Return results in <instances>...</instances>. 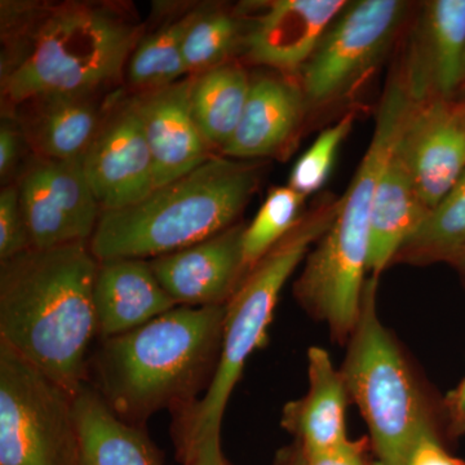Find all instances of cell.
I'll list each match as a JSON object with an SVG mask.
<instances>
[{"label":"cell","mask_w":465,"mask_h":465,"mask_svg":"<svg viewBox=\"0 0 465 465\" xmlns=\"http://www.w3.org/2000/svg\"><path fill=\"white\" fill-rule=\"evenodd\" d=\"M84 166L103 213L133 206L155 191L154 162L134 99L106 118Z\"/></svg>","instance_id":"cell-12"},{"label":"cell","mask_w":465,"mask_h":465,"mask_svg":"<svg viewBox=\"0 0 465 465\" xmlns=\"http://www.w3.org/2000/svg\"><path fill=\"white\" fill-rule=\"evenodd\" d=\"M183 459V465H226L222 450V434L210 437Z\"/></svg>","instance_id":"cell-33"},{"label":"cell","mask_w":465,"mask_h":465,"mask_svg":"<svg viewBox=\"0 0 465 465\" xmlns=\"http://www.w3.org/2000/svg\"><path fill=\"white\" fill-rule=\"evenodd\" d=\"M305 200L289 185L271 189L251 224L244 228L242 246L246 274L299 224L305 213Z\"/></svg>","instance_id":"cell-27"},{"label":"cell","mask_w":465,"mask_h":465,"mask_svg":"<svg viewBox=\"0 0 465 465\" xmlns=\"http://www.w3.org/2000/svg\"><path fill=\"white\" fill-rule=\"evenodd\" d=\"M407 465H465L451 457L440 445L436 433L428 434L412 450Z\"/></svg>","instance_id":"cell-32"},{"label":"cell","mask_w":465,"mask_h":465,"mask_svg":"<svg viewBox=\"0 0 465 465\" xmlns=\"http://www.w3.org/2000/svg\"><path fill=\"white\" fill-rule=\"evenodd\" d=\"M286 465H304V454H302V449H298V451L287 460Z\"/></svg>","instance_id":"cell-35"},{"label":"cell","mask_w":465,"mask_h":465,"mask_svg":"<svg viewBox=\"0 0 465 465\" xmlns=\"http://www.w3.org/2000/svg\"><path fill=\"white\" fill-rule=\"evenodd\" d=\"M197 8L171 18L139 42L127 65L130 84L140 94L159 90L188 75L183 43Z\"/></svg>","instance_id":"cell-25"},{"label":"cell","mask_w":465,"mask_h":465,"mask_svg":"<svg viewBox=\"0 0 465 465\" xmlns=\"http://www.w3.org/2000/svg\"><path fill=\"white\" fill-rule=\"evenodd\" d=\"M24 143H26L25 137H24L16 119L15 122L3 119L2 127H0V174H2V179L14 173L15 167L20 161Z\"/></svg>","instance_id":"cell-30"},{"label":"cell","mask_w":465,"mask_h":465,"mask_svg":"<svg viewBox=\"0 0 465 465\" xmlns=\"http://www.w3.org/2000/svg\"><path fill=\"white\" fill-rule=\"evenodd\" d=\"M16 185L33 249L91 241L103 211L85 174L84 159L35 157Z\"/></svg>","instance_id":"cell-10"},{"label":"cell","mask_w":465,"mask_h":465,"mask_svg":"<svg viewBox=\"0 0 465 465\" xmlns=\"http://www.w3.org/2000/svg\"><path fill=\"white\" fill-rule=\"evenodd\" d=\"M430 213L397 142L382 168L372 202L370 277L379 280L382 272L393 264L403 244Z\"/></svg>","instance_id":"cell-21"},{"label":"cell","mask_w":465,"mask_h":465,"mask_svg":"<svg viewBox=\"0 0 465 465\" xmlns=\"http://www.w3.org/2000/svg\"><path fill=\"white\" fill-rule=\"evenodd\" d=\"M33 249L16 183L0 192V262Z\"/></svg>","instance_id":"cell-29"},{"label":"cell","mask_w":465,"mask_h":465,"mask_svg":"<svg viewBox=\"0 0 465 465\" xmlns=\"http://www.w3.org/2000/svg\"><path fill=\"white\" fill-rule=\"evenodd\" d=\"M251 79L234 61L194 75L192 110L208 145L220 153L231 142L249 99Z\"/></svg>","instance_id":"cell-23"},{"label":"cell","mask_w":465,"mask_h":465,"mask_svg":"<svg viewBox=\"0 0 465 465\" xmlns=\"http://www.w3.org/2000/svg\"><path fill=\"white\" fill-rule=\"evenodd\" d=\"M463 84H465V58H464V67H463V84H461V85H463ZM459 91H460V90H459Z\"/></svg>","instance_id":"cell-38"},{"label":"cell","mask_w":465,"mask_h":465,"mask_svg":"<svg viewBox=\"0 0 465 465\" xmlns=\"http://www.w3.org/2000/svg\"><path fill=\"white\" fill-rule=\"evenodd\" d=\"M90 242L30 249L0 265V344L75 394L97 332Z\"/></svg>","instance_id":"cell-2"},{"label":"cell","mask_w":465,"mask_h":465,"mask_svg":"<svg viewBox=\"0 0 465 465\" xmlns=\"http://www.w3.org/2000/svg\"><path fill=\"white\" fill-rule=\"evenodd\" d=\"M457 268L459 269V271L461 272V273H463L465 275V253H464V256L463 258H461L460 260H459V262L457 265Z\"/></svg>","instance_id":"cell-36"},{"label":"cell","mask_w":465,"mask_h":465,"mask_svg":"<svg viewBox=\"0 0 465 465\" xmlns=\"http://www.w3.org/2000/svg\"><path fill=\"white\" fill-rule=\"evenodd\" d=\"M259 183L249 161L215 154L139 203L101 213L90 241L94 258H159L234 225Z\"/></svg>","instance_id":"cell-5"},{"label":"cell","mask_w":465,"mask_h":465,"mask_svg":"<svg viewBox=\"0 0 465 465\" xmlns=\"http://www.w3.org/2000/svg\"><path fill=\"white\" fill-rule=\"evenodd\" d=\"M418 100L400 64L382 92L371 142L341 195L338 213L309 252L295 283L300 304L326 323L338 341L349 339L360 316L376 186Z\"/></svg>","instance_id":"cell-3"},{"label":"cell","mask_w":465,"mask_h":465,"mask_svg":"<svg viewBox=\"0 0 465 465\" xmlns=\"http://www.w3.org/2000/svg\"><path fill=\"white\" fill-rule=\"evenodd\" d=\"M307 109L299 82L274 75L251 79L240 124L222 155L240 161L273 157L295 139Z\"/></svg>","instance_id":"cell-17"},{"label":"cell","mask_w":465,"mask_h":465,"mask_svg":"<svg viewBox=\"0 0 465 465\" xmlns=\"http://www.w3.org/2000/svg\"><path fill=\"white\" fill-rule=\"evenodd\" d=\"M308 379L307 394L284 407L282 423L295 434L304 455H313L349 440L345 423L349 394L341 370L323 348L309 349Z\"/></svg>","instance_id":"cell-20"},{"label":"cell","mask_w":465,"mask_h":465,"mask_svg":"<svg viewBox=\"0 0 465 465\" xmlns=\"http://www.w3.org/2000/svg\"><path fill=\"white\" fill-rule=\"evenodd\" d=\"M244 228V224L232 225L200 243L149 260L159 283L176 305L208 307L229 302L246 277Z\"/></svg>","instance_id":"cell-13"},{"label":"cell","mask_w":465,"mask_h":465,"mask_svg":"<svg viewBox=\"0 0 465 465\" xmlns=\"http://www.w3.org/2000/svg\"><path fill=\"white\" fill-rule=\"evenodd\" d=\"M399 150L432 210L465 173V101L458 96L416 101Z\"/></svg>","instance_id":"cell-11"},{"label":"cell","mask_w":465,"mask_h":465,"mask_svg":"<svg viewBox=\"0 0 465 465\" xmlns=\"http://www.w3.org/2000/svg\"><path fill=\"white\" fill-rule=\"evenodd\" d=\"M354 122L356 113H348L341 121L318 134L316 142L309 146L292 167L289 179L290 188L305 198L323 188L335 166L342 143L351 133Z\"/></svg>","instance_id":"cell-28"},{"label":"cell","mask_w":465,"mask_h":465,"mask_svg":"<svg viewBox=\"0 0 465 465\" xmlns=\"http://www.w3.org/2000/svg\"><path fill=\"white\" fill-rule=\"evenodd\" d=\"M445 407L450 433L454 436L465 434V376L460 384L446 397Z\"/></svg>","instance_id":"cell-34"},{"label":"cell","mask_w":465,"mask_h":465,"mask_svg":"<svg viewBox=\"0 0 465 465\" xmlns=\"http://www.w3.org/2000/svg\"><path fill=\"white\" fill-rule=\"evenodd\" d=\"M74 406L78 465H162L146 434L119 418L94 388L76 391Z\"/></svg>","instance_id":"cell-22"},{"label":"cell","mask_w":465,"mask_h":465,"mask_svg":"<svg viewBox=\"0 0 465 465\" xmlns=\"http://www.w3.org/2000/svg\"><path fill=\"white\" fill-rule=\"evenodd\" d=\"M241 16L220 8H197L183 43L189 75L229 63L232 54L242 50L249 23Z\"/></svg>","instance_id":"cell-26"},{"label":"cell","mask_w":465,"mask_h":465,"mask_svg":"<svg viewBox=\"0 0 465 465\" xmlns=\"http://www.w3.org/2000/svg\"><path fill=\"white\" fill-rule=\"evenodd\" d=\"M465 253V173L430 210L420 228L397 253L394 262L457 265Z\"/></svg>","instance_id":"cell-24"},{"label":"cell","mask_w":465,"mask_h":465,"mask_svg":"<svg viewBox=\"0 0 465 465\" xmlns=\"http://www.w3.org/2000/svg\"><path fill=\"white\" fill-rule=\"evenodd\" d=\"M457 96L465 101V84L461 85L460 91L458 92Z\"/></svg>","instance_id":"cell-37"},{"label":"cell","mask_w":465,"mask_h":465,"mask_svg":"<svg viewBox=\"0 0 465 465\" xmlns=\"http://www.w3.org/2000/svg\"><path fill=\"white\" fill-rule=\"evenodd\" d=\"M407 9L399 0L348 2L299 72L308 108L335 103L365 78L396 41Z\"/></svg>","instance_id":"cell-9"},{"label":"cell","mask_w":465,"mask_h":465,"mask_svg":"<svg viewBox=\"0 0 465 465\" xmlns=\"http://www.w3.org/2000/svg\"><path fill=\"white\" fill-rule=\"evenodd\" d=\"M465 0L424 3L401 61L419 100L457 96L463 84Z\"/></svg>","instance_id":"cell-16"},{"label":"cell","mask_w":465,"mask_h":465,"mask_svg":"<svg viewBox=\"0 0 465 465\" xmlns=\"http://www.w3.org/2000/svg\"><path fill=\"white\" fill-rule=\"evenodd\" d=\"M347 5L345 0L272 2L247 26L244 56L256 65L300 72Z\"/></svg>","instance_id":"cell-14"},{"label":"cell","mask_w":465,"mask_h":465,"mask_svg":"<svg viewBox=\"0 0 465 465\" xmlns=\"http://www.w3.org/2000/svg\"><path fill=\"white\" fill-rule=\"evenodd\" d=\"M225 308L180 305L134 331L103 341L94 372L106 405L128 423L192 405L216 369Z\"/></svg>","instance_id":"cell-4"},{"label":"cell","mask_w":465,"mask_h":465,"mask_svg":"<svg viewBox=\"0 0 465 465\" xmlns=\"http://www.w3.org/2000/svg\"><path fill=\"white\" fill-rule=\"evenodd\" d=\"M140 33L142 26L114 5L7 2L2 5L8 45L3 101L16 109L47 94H99L122 78Z\"/></svg>","instance_id":"cell-1"},{"label":"cell","mask_w":465,"mask_h":465,"mask_svg":"<svg viewBox=\"0 0 465 465\" xmlns=\"http://www.w3.org/2000/svg\"><path fill=\"white\" fill-rule=\"evenodd\" d=\"M97 94H47L20 105L17 124L35 157L84 158L106 121Z\"/></svg>","instance_id":"cell-19"},{"label":"cell","mask_w":465,"mask_h":465,"mask_svg":"<svg viewBox=\"0 0 465 465\" xmlns=\"http://www.w3.org/2000/svg\"><path fill=\"white\" fill-rule=\"evenodd\" d=\"M74 400L0 344V465H78Z\"/></svg>","instance_id":"cell-8"},{"label":"cell","mask_w":465,"mask_h":465,"mask_svg":"<svg viewBox=\"0 0 465 465\" xmlns=\"http://www.w3.org/2000/svg\"><path fill=\"white\" fill-rule=\"evenodd\" d=\"M378 283L367 278L341 371L369 428L376 465H407L419 440L436 432L427 401L379 317Z\"/></svg>","instance_id":"cell-7"},{"label":"cell","mask_w":465,"mask_h":465,"mask_svg":"<svg viewBox=\"0 0 465 465\" xmlns=\"http://www.w3.org/2000/svg\"><path fill=\"white\" fill-rule=\"evenodd\" d=\"M341 197L326 194L260 260L226 302L222 349L202 400L180 411V454L222 434L223 418L247 361L264 345L284 284L326 232Z\"/></svg>","instance_id":"cell-6"},{"label":"cell","mask_w":465,"mask_h":465,"mask_svg":"<svg viewBox=\"0 0 465 465\" xmlns=\"http://www.w3.org/2000/svg\"><path fill=\"white\" fill-rule=\"evenodd\" d=\"M194 75L143 92L134 100L154 162L155 189L185 176L213 157L192 110Z\"/></svg>","instance_id":"cell-15"},{"label":"cell","mask_w":465,"mask_h":465,"mask_svg":"<svg viewBox=\"0 0 465 465\" xmlns=\"http://www.w3.org/2000/svg\"><path fill=\"white\" fill-rule=\"evenodd\" d=\"M304 465H369L365 458V442L348 440L326 451L304 455Z\"/></svg>","instance_id":"cell-31"},{"label":"cell","mask_w":465,"mask_h":465,"mask_svg":"<svg viewBox=\"0 0 465 465\" xmlns=\"http://www.w3.org/2000/svg\"><path fill=\"white\" fill-rule=\"evenodd\" d=\"M94 302L103 341L134 331L179 307L143 259L99 262Z\"/></svg>","instance_id":"cell-18"}]
</instances>
